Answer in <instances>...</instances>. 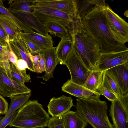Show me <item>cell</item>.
<instances>
[{"label": "cell", "mask_w": 128, "mask_h": 128, "mask_svg": "<svg viewBox=\"0 0 128 128\" xmlns=\"http://www.w3.org/2000/svg\"><path fill=\"white\" fill-rule=\"evenodd\" d=\"M43 24L48 32L52 35L61 38L63 37L70 36L67 28L58 23L49 22Z\"/></svg>", "instance_id": "cell-25"}, {"label": "cell", "mask_w": 128, "mask_h": 128, "mask_svg": "<svg viewBox=\"0 0 128 128\" xmlns=\"http://www.w3.org/2000/svg\"><path fill=\"white\" fill-rule=\"evenodd\" d=\"M73 45L70 37H63L56 47V52L58 62L64 65V62L72 52Z\"/></svg>", "instance_id": "cell-19"}, {"label": "cell", "mask_w": 128, "mask_h": 128, "mask_svg": "<svg viewBox=\"0 0 128 128\" xmlns=\"http://www.w3.org/2000/svg\"><path fill=\"white\" fill-rule=\"evenodd\" d=\"M15 65L18 68L21 70H26V68H28L26 62L23 60L22 59L18 60Z\"/></svg>", "instance_id": "cell-38"}, {"label": "cell", "mask_w": 128, "mask_h": 128, "mask_svg": "<svg viewBox=\"0 0 128 128\" xmlns=\"http://www.w3.org/2000/svg\"><path fill=\"white\" fill-rule=\"evenodd\" d=\"M19 32L23 37L32 42L42 50L53 47V39L50 35L45 36L34 31L28 33Z\"/></svg>", "instance_id": "cell-18"}, {"label": "cell", "mask_w": 128, "mask_h": 128, "mask_svg": "<svg viewBox=\"0 0 128 128\" xmlns=\"http://www.w3.org/2000/svg\"><path fill=\"white\" fill-rule=\"evenodd\" d=\"M110 113L114 128H128V116L118 100L112 102Z\"/></svg>", "instance_id": "cell-17"}, {"label": "cell", "mask_w": 128, "mask_h": 128, "mask_svg": "<svg viewBox=\"0 0 128 128\" xmlns=\"http://www.w3.org/2000/svg\"><path fill=\"white\" fill-rule=\"evenodd\" d=\"M37 100H30L19 109L9 126L18 128H44L50 118Z\"/></svg>", "instance_id": "cell-4"}, {"label": "cell", "mask_w": 128, "mask_h": 128, "mask_svg": "<svg viewBox=\"0 0 128 128\" xmlns=\"http://www.w3.org/2000/svg\"><path fill=\"white\" fill-rule=\"evenodd\" d=\"M73 45L72 51L65 61L64 65L70 72L71 81L83 86L92 70L86 67Z\"/></svg>", "instance_id": "cell-5"}, {"label": "cell", "mask_w": 128, "mask_h": 128, "mask_svg": "<svg viewBox=\"0 0 128 128\" xmlns=\"http://www.w3.org/2000/svg\"><path fill=\"white\" fill-rule=\"evenodd\" d=\"M34 13L43 24L49 22L58 23L67 27L76 16L68 15L54 8L34 6Z\"/></svg>", "instance_id": "cell-8"}, {"label": "cell", "mask_w": 128, "mask_h": 128, "mask_svg": "<svg viewBox=\"0 0 128 128\" xmlns=\"http://www.w3.org/2000/svg\"><path fill=\"white\" fill-rule=\"evenodd\" d=\"M8 10L23 24L45 36L49 35L44 26L33 12L14 10L8 8Z\"/></svg>", "instance_id": "cell-11"}, {"label": "cell", "mask_w": 128, "mask_h": 128, "mask_svg": "<svg viewBox=\"0 0 128 128\" xmlns=\"http://www.w3.org/2000/svg\"><path fill=\"white\" fill-rule=\"evenodd\" d=\"M0 24L8 35L9 40L12 39L18 32H21L11 20L5 15L0 14Z\"/></svg>", "instance_id": "cell-26"}, {"label": "cell", "mask_w": 128, "mask_h": 128, "mask_svg": "<svg viewBox=\"0 0 128 128\" xmlns=\"http://www.w3.org/2000/svg\"><path fill=\"white\" fill-rule=\"evenodd\" d=\"M76 51L89 70H95L100 54L99 46L88 33L77 14L66 27Z\"/></svg>", "instance_id": "cell-2"}, {"label": "cell", "mask_w": 128, "mask_h": 128, "mask_svg": "<svg viewBox=\"0 0 128 128\" xmlns=\"http://www.w3.org/2000/svg\"><path fill=\"white\" fill-rule=\"evenodd\" d=\"M76 14L80 19L96 7L105 6L104 0H76Z\"/></svg>", "instance_id": "cell-21"}, {"label": "cell", "mask_w": 128, "mask_h": 128, "mask_svg": "<svg viewBox=\"0 0 128 128\" xmlns=\"http://www.w3.org/2000/svg\"><path fill=\"white\" fill-rule=\"evenodd\" d=\"M76 100V111L78 115L93 128H114L108 118L106 102L100 98H79Z\"/></svg>", "instance_id": "cell-3"}, {"label": "cell", "mask_w": 128, "mask_h": 128, "mask_svg": "<svg viewBox=\"0 0 128 128\" xmlns=\"http://www.w3.org/2000/svg\"><path fill=\"white\" fill-rule=\"evenodd\" d=\"M31 90L24 84L14 80L9 72L0 66V94L10 97L15 95L30 93Z\"/></svg>", "instance_id": "cell-7"}, {"label": "cell", "mask_w": 128, "mask_h": 128, "mask_svg": "<svg viewBox=\"0 0 128 128\" xmlns=\"http://www.w3.org/2000/svg\"><path fill=\"white\" fill-rule=\"evenodd\" d=\"M10 49L8 46H0V65L4 62H8Z\"/></svg>", "instance_id": "cell-33"}, {"label": "cell", "mask_w": 128, "mask_h": 128, "mask_svg": "<svg viewBox=\"0 0 128 128\" xmlns=\"http://www.w3.org/2000/svg\"><path fill=\"white\" fill-rule=\"evenodd\" d=\"M30 56L31 60L34 63L35 67L37 66L38 62L39 59V56L38 54L33 55L31 54Z\"/></svg>", "instance_id": "cell-39"}, {"label": "cell", "mask_w": 128, "mask_h": 128, "mask_svg": "<svg viewBox=\"0 0 128 128\" xmlns=\"http://www.w3.org/2000/svg\"><path fill=\"white\" fill-rule=\"evenodd\" d=\"M39 59L37 66L35 67V72L41 73L45 70L46 61L44 54L41 53L38 54Z\"/></svg>", "instance_id": "cell-34"}, {"label": "cell", "mask_w": 128, "mask_h": 128, "mask_svg": "<svg viewBox=\"0 0 128 128\" xmlns=\"http://www.w3.org/2000/svg\"><path fill=\"white\" fill-rule=\"evenodd\" d=\"M62 91L79 98L94 99L100 98L101 94L92 91L84 86L78 84L68 80L62 87Z\"/></svg>", "instance_id": "cell-15"}, {"label": "cell", "mask_w": 128, "mask_h": 128, "mask_svg": "<svg viewBox=\"0 0 128 128\" xmlns=\"http://www.w3.org/2000/svg\"><path fill=\"white\" fill-rule=\"evenodd\" d=\"M104 77L116 96L118 100H120L122 96L120 90L115 81L106 71L104 72Z\"/></svg>", "instance_id": "cell-30"}, {"label": "cell", "mask_w": 128, "mask_h": 128, "mask_svg": "<svg viewBox=\"0 0 128 128\" xmlns=\"http://www.w3.org/2000/svg\"><path fill=\"white\" fill-rule=\"evenodd\" d=\"M9 39L8 35L0 24V46H8Z\"/></svg>", "instance_id": "cell-35"}, {"label": "cell", "mask_w": 128, "mask_h": 128, "mask_svg": "<svg viewBox=\"0 0 128 128\" xmlns=\"http://www.w3.org/2000/svg\"><path fill=\"white\" fill-rule=\"evenodd\" d=\"M0 14H4L8 17L21 32L23 31L24 32L28 33L34 31L32 29L23 24L14 16L8 8H6L4 6L2 0H0Z\"/></svg>", "instance_id": "cell-27"}, {"label": "cell", "mask_w": 128, "mask_h": 128, "mask_svg": "<svg viewBox=\"0 0 128 128\" xmlns=\"http://www.w3.org/2000/svg\"><path fill=\"white\" fill-rule=\"evenodd\" d=\"M8 46L16 56L17 60H23L27 64V68L32 72H35L34 65L31 59V53L28 46L19 32L12 39L9 40Z\"/></svg>", "instance_id": "cell-9"}, {"label": "cell", "mask_w": 128, "mask_h": 128, "mask_svg": "<svg viewBox=\"0 0 128 128\" xmlns=\"http://www.w3.org/2000/svg\"><path fill=\"white\" fill-rule=\"evenodd\" d=\"M31 95V93L22 94L12 96L10 97L11 99L10 104L5 116H6L20 108L28 101Z\"/></svg>", "instance_id": "cell-24"}, {"label": "cell", "mask_w": 128, "mask_h": 128, "mask_svg": "<svg viewBox=\"0 0 128 128\" xmlns=\"http://www.w3.org/2000/svg\"><path fill=\"white\" fill-rule=\"evenodd\" d=\"M115 81L122 96L128 94V62L105 71Z\"/></svg>", "instance_id": "cell-13"}, {"label": "cell", "mask_w": 128, "mask_h": 128, "mask_svg": "<svg viewBox=\"0 0 128 128\" xmlns=\"http://www.w3.org/2000/svg\"><path fill=\"white\" fill-rule=\"evenodd\" d=\"M34 4L32 0H14L10 4L8 9L14 10L30 12L34 13Z\"/></svg>", "instance_id": "cell-28"}, {"label": "cell", "mask_w": 128, "mask_h": 128, "mask_svg": "<svg viewBox=\"0 0 128 128\" xmlns=\"http://www.w3.org/2000/svg\"><path fill=\"white\" fill-rule=\"evenodd\" d=\"M8 109V102L4 98L0 95V112L1 114H5L7 112Z\"/></svg>", "instance_id": "cell-37"}, {"label": "cell", "mask_w": 128, "mask_h": 128, "mask_svg": "<svg viewBox=\"0 0 128 128\" xmlns=\"http://www.w3.org/2000/svg\"><path fill=\"white\" fill-rule=\"evenodd\" d=\"M74 106L72 99L64 95L51 98L47 106L48 114L52 117L62 116Z\"/></svg>", "instance_id": "cell-14"}, {"label": "cell", "mask_w": 128, "mask_h": 128, "mask_svg": "<svg viewBox=\"0 0 128 128\" xmlns=\"http://www.w3.org/2000/svg\"><path fill=\"white\" fill-rule=\"evenodd\" d=\"M128 10H127L124 13V16L127 17H128Z\"/></svg>", "instance_id": "cell-40"}, {"label": "cell", "mask_w": 128, "mask_h": 128, "mask_svg": "<svg viewBox=\"0 0 128 128\" xmlns=\"http://www.w3.org/2000/svg\"><path fill=\"white\" fill-rule=\"evenodd\" d=\"M105 6L96 7L88 13L81 19L82 25L98 44L100 53L128 49L117 40L111 32L104 12Z\"/></svg>", "instance_id": "cell-1"}, {"label": "cell", "mask_w": 128, "mask_h": 128, "mask_svg": "<svg viewBox=\"0 0 128 128\" xmlns=\"http://www.w3.org/2000/svg\"><path fill=\"white\" fill-rule=\"evenodd\" d=\"M128 62V49L118 52L100 53L95 70L104 71Z\"/></svg>", "instance_id": "cell-10"}, {"label": "cell", "mask_w": 128, "mask_h": 128, "mask_svg": "<svg viewBox=\"0 0 128 128\" xmlns=\"http://www.w3.org/2000/svg\"><path fill=\"white\" fill-rule=\"evenodd\" d=\"M104 12L108 24L117 40L124 44L128 41V24L115 13L108 4L105 5Z\"/></svg>", "instance_id": "cell-6"}, {"label": "cell", "mask_w": 128, "mask_h": 128, "mask_svg": "<svg viewBox=\"0 0 128 128\" xmlns=\"http://www.w3.org/2000/svg\"><path fill=\"white\" fill-rule=\"evenodd\" d=\"M2 67L9 72L14 80L20 84H24L25 82H29L31 79L30 75L26 73V69H19L14 64L9 61L8 63Z\"/></svg>", "instance_id": "cell-23"}, {"label": "cell", "mask_w": 128, "mask_h": 128, "mask_svg": "<svg viewBox=\"0 0 128 128\" xmlns=\"http://www.w3.org/2000/svg\"><path fill=\"white\" fill-rule=\"evenodd\" d=\"M22 38L26 42L32 55H35L41 54L42 49L30 41L23 37Z\"/></svg>", "instance_id": "cell-36"}, {"label": "cell", "mask_w": 128, "mask_h": 128, "mask_svg": "<svg viewBox=\"0 0 128 128\" xmlns=\"http://www.w3.org/2000/svg\"><path fill=\"white\" fill-rule=\"evenodd\" d=\"M104 72L98 70H92L83 86L100 94V89L103 81Z\"/></svg>", "instance_id": "cell-20"}, {"label": "cell", "mask_w": 128, "mask_h": 128, "mask_svg": "<svg viewBox=\"0 0 128 128\" xmlns=\"http://www.w3.org/2000/svg\"><path fill=\"white\" fill-rule=\"evenodd\" d=\"M62 116L65 128H85L87 125L76 111L70 110Z\"/></svg>", "instance_id": "cell-22"}, {"label": "cell", "mask_w": 128, "mask_h": 128, "mask_svg": "<svg viewBox=\"0 0 128 128\" xmlns=\"http://www.w3.org/2000/svg\"><path fill=\"white\" fill-rule=\"evenodd\" d=\"M34 6L54 8L68 15L75 16L76 14V0H32Z\"/></svg>", "instance_id": "cell-12"}, {"label": "cell", "mask_w": 128, "mask_h": 128, "mask_svg": "<svg viewBox=\"0 0 128 128\" xmlns=\"http://www.w3.org/2000/svg\"><path fill=\"white\" fill-rule=\"evenodd\" d=\"M1 114V112H0V114Z\"/></svg>", "instance_id": "cell-41"}, {"label": "cell", "mask_w": 128, "mask_h": 128, "mask_svg": "<svg viewBox=\"0 0 128 128\" xmlns=\"http://www.w3.org/2000/svg\"><path fill=\"white\" fill-rule=\"evenodd\" d=\"M100 93L105 96L111 102L118 100L117 98L104 77L103 83L100 89Z\"/></svg>", "instance_id": "cell-29"}, {"label": "cell", "mask_w": 128, "mask_h": 128, "mask_svg": "<svg viewBox=\"0 0 128 128\" xmlns=\"http://www.w3.org/2000/svg\"><path fill=\"white\" fill-rule=\"evenodd\" d=\"M18 111H16L9 114L6 116L0 117V128H5L9 125Z\"/></svg>", "instance_id": "cell-32"}, {"label": "cell", "mask_w": 128, "mask_h": 128, "mask_svg": "<svg viewBox=\"0 0 128 128\" xmlns=\"http://www.w3.org/2000/svg\"><path fill=\"white\" fill-rule=\"evenodd\" d=\"M56 47L42 49L41 53L44 54L46 61L45 73L42 76L37 77L46 82L53 77L54 70L58 62L56 52Z\"/></svg>", "instance_id": "cell-16"}, {"label": "cell", "mask_w": 128, "mask_h": 128, "mask_svg": "<svg viewBox=\"0 0 128 128\" xmlns=\"http://www.w3.org/2000/svg\"><path fill=\"white\" fill-rule=\"evenodd\" d=\"M47 126L48 128H65L62 116L50 118Z\"/></svg>", "instance_id": "cell-31"}]
</instances>
